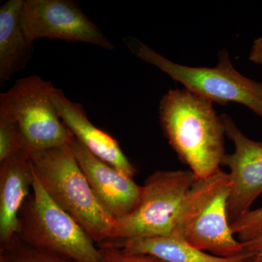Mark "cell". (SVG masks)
Returning a JSON list of instances; mask_svg holds the SVG:
<instances>
[{
  "label": "cell",
  "mask_w": 262,
  "mask_h": 262,
  "mask_svg": "<svg viewBox=\"0 0 262 262\" xmlns=\"http://www.w3.org/2000/svg\"><path fill=\"white\" fill-rule=\"evenodd\" d=\"M34 177L58 206L98 245L106 242L115 220L95 196L70 145L29 153Z\"/></svg>",
  "instance_id": "cell-2"
},
{
  "label": "cell",
  "mask_w": 262,
  "mask_h": 262,
  "mask_svg": "<svg viewBox=\"0 0 262 262\" xmlns=\"http://www.w3.org/2000/svg\"><path fill=\"white\" fill-rule=\"evenodd\" d=\"M164 135L196 180L221 170L226 153L225 128L213 103L188 90H170L160 101Z\"/></svg>",
  "instance_id": "cell-1"
},
{
  "label": "cell",
  "mask_w": 262,
  "mask_h": 262,
  "mask_svg": "<svg viewBox=\"0 0 262 262\" xmlns=\"http://www.w3.org/2000/svg\"><path fill=\"white\" fill-rule=\"evenodd\" d=\"M123 42L138 58L155 66L188 91L219 104L244 105L262 119V82L239 73L226 50L219 53L215 67H192L174 63L134 38H125Z\"/></svg>",
  "instance_id": "cell-4"
},
{
  "label": "cell",
  "mask_w": 262,
  "mask_h": 262,
  "mask_svg": "<svg viewBox=\"0 0 262 262\" xmlns=\"http://www.w3.org/2000/svg\"><path fill=\"white\" fill-rule=\"evenodd\" d=\"M0 262H76L56 253L29 246L17 237L0 249Z\"/></svg>",
  "instance_id": "cell-15"
},
{
  "label": "cell",
  "mask_w": 262,
  "mask_h": 262,
  "mask_svg": "<svg viewBox=\"0 0 262 262\" xmlns=\"http://www.w3.org/2000/svg\"><path fill=\"white\" fill-rule=\"evenodd\" d=\"M70 146L103 209L115 221L130 215L140 200L142 186L95 156L76 138Z\"/></svg>",
  "instance_id": "cell-10"
},
{
  "label": "cell",
  "mask_w": 262,
  "mask_h": 262,
  "mask_svg": "<svg viewBox=\"0 0 262 262\" xmlns=\"http://www.w3.org/2000/svg\"><path fill=\"white\" fill-rule=\"evenodd\" d=\"M55 89L51 82L30 75L0 94V117L18 124L29 153L70 145L75 139L53 102Z\"/></svg>",
  "instance_id": "cell-6"
},
{
  "label": "cell",
  "mask_w": 262,
  "mask_h": 262,
  "mask_svg": "<svg viewBox=\"0 0 262 262\" xmlns=\"http://www.w3.org/2000/svg\"><path fill=\"white\" fill-rule=\"evenodd\" d=\"M103 244L123 248L130 252L151 255L163 262H244L252 257L248 253L233 257H219L171 235L106 241Z\"/></svg>",
  "instance_id": "cell-14"
},
{
  "label": "cell",
  "mask_w": 262,
  "mask_h": 262,
  "mask_svg": "<svg viewBox=\"0 0 262 262\" xmlns=\"http://www.w3.org/2000/svg\"><path fill=\"white\" fill-rule=\"evenodd\" d=\"M244 262H255L254 260L253 259V257L248 258L247 260H246V261Z\"/></svg>",
  "instance_id": "cell-21"
},
{
  "label": "cell",
  "mask_w": 262,
  "mask_h": 262,
  "mask_svg": "<svg viewBox=\"0 0 262 262\" xmlns=\"http://www.w3.org/2000/svg\"><path fill=\"white\" fill-rule=\"evenodd\" d=\"M33 183L27 151L0 163V249L16 237L19 212L32 192Z\"/></svg>",
  "instance_id": "cell-12"
},
{
  "label": "cell",
  "mask_w": 262,
  "mask_h": 262,
  "mask_svg": "<svg viewBox=\"0 0 262 262\" xmlns=\"http://www.w3.org/2000/svg\"><path fill=\"white\" fill-rule=\"evenodd\" d=\"M244 244V250L255 262H262V232Z\"/></svg>",
  "instance_id": "cell-19"
},
{
  "label": "cell",
  "mask_w": 262,
  "mask_h": 262,
  "mask_svg": "<svg viewBox=\"0 0 262 262\" xmlns=\"http://www.w3.org/2000/svg\"><path fill=\"white\" fill-rule=\"evenodd\" d=\"M101 262H163L151 255L130 252L123 248L110 245H98Z\"/></svg>",
  "instance_id": "cell-18"
},
{
  "label": "cell",
  "mask_w": 262,
  "mask_h": 262,
  "mask_svg": "<svg viewBox=\"0 0 262 262\" xmlns=\"http://www.w3.org/2000/svg\"><path fill=\"white\" fill-rule=\"evenodd\" d=\"M21 23L32 42L48 38L115 49L113 42L72 0H24Z\"/></svg>",
  "instance_id": "cell-8"
},
{
  "label": "cell",
  "mask_w": 262,
  "mask_h": 262,
  "mask_svg": "<svg viewBox=\"0 0 262 262\" xmlns=\"http://www.w3.org/2000/svg\"><path fill=\"white\" fill-rule=\"evenodd\" d=\"M23 151L29 152L18 124L0 117V163Z\"/></svg>",
  "instance_id": "cell-16"
},
{
  "label": "cell",
  "mask_w": 262,
  "mask_h": 262,
  "mask_svg": "<svg viewBox=\"0 0 262 262\" xmlns=\"http://www.w3.org/2000/svg\"><path fill=\"white\" fill-rule=\"evenodd\" d=\"M52 98L62 121L82 145L100 160L134 178L137 170L122 151L118 141L90 122L82 104L71 101L58 89H55Z\"/></svg>",
  "instance_id": "cell-11"
},
{
  "label": "cell",
  "mask_w": 262,
  "mask_h": 262,
  "mask_svg": "<svg viewBox=\"0 0 262 262\" xmlns=\"http://www.w3.org/2000/svg\"><path fill=\"white\" fill-rule=\"evenodd\" d=\"M24 0H8L0 8V86L26 68L34 53L21 23Z\"/></svg>",
  "instance_id": "cell-13"
},
{
  "label": "cell",
  "mask_w": 262,
  "mask_h": 262,
  "mask_svg": "<svg viewBox=\"0 0 262 262\" xmlns=\"http://www.w3.org/2000/svg\"><path fill=\"white\" fill-rule=\"evenodd\" d=\"M248 58L253 63L262 65V37L255 39L248 55Z\"/></svg>",
  "instance_id": "cell-20"
},
{
  "label": "cell",
  "mask_w": 262,
  "mask_h": 262,
  "mask_svg": "<svg viewBox=\"0 0 262 262\" xmlns=\"http://www.w3.org/2000/svg\"><path fill=\"white\" fill-rule=\"evenodd\" d=\"M221 115L226 136L234 146L233 152L226 154L222 163L229 170L231 184L227 213L231 224L250 211L262 194V142L243 134L227 114Z\"/></svg>",
  "instance_id": "cell-9"
},
{
  "label": "cell",
  "mask_w": 262,
  "mask_h": 262,
  "mask_svg": "<svg viewBox=\"0 0 262 262\" xmlns=\"http://www.w3.org/2000/svg\"><path fill=\"white\" fill-rule=\"evenodd\" d=\"M195 182L190 170H156L142 186L134 211L115 221L106 241L170 235Z\"/></svg>",
  "instance_id": "cell-7"
},
{
  "label": "cell",
  "mask_w": 262,
  "mask_h": 262,
  "mask_svg": "<svg viewBox=\"0 0 262 262\" xmlns=\"http://www.w3.org/2000/svg\"><path fill=\"white\" fill-rule=\"evenodd\" d=\"M230 184L228 173L222 169L208 178L196 180L183 202L170 235L219 257L246 253L230 227L227 213Z\"/></svg>",
  "instance_id": "cell-3"
},
{
  "label": "cell",
  "mask_w": 262,
  "mask_h": 262,
  "mask_svg": "<svg viewBox=\"0 0 262 262\" xmlns=\"http://www.w3.org/2000/svg\"><path fill=\"white\" fill-rule=\"evenodd\" d=\"M231 229L241 243L253 239L262 232V206L251 209L230 224Z\"/></svg>",
  "instance_id": "cell-17"
},
{
  "label": "cell",
  "mask_w": 262,
  "mask_h": 262,
  "mask_svg": "<svg viewBox=\"0 0 262 262\" xmlns=\"http://www.w3.org/2000/svg\"><path fill=\"white\" fill-rule=\"evenodd\" d=\"M18 220L16 237L22 242L76 262H101L97 245L50 198L34 176Z\"/></svg>",
  "instance_id": "cell-5"
}]
</instances>
